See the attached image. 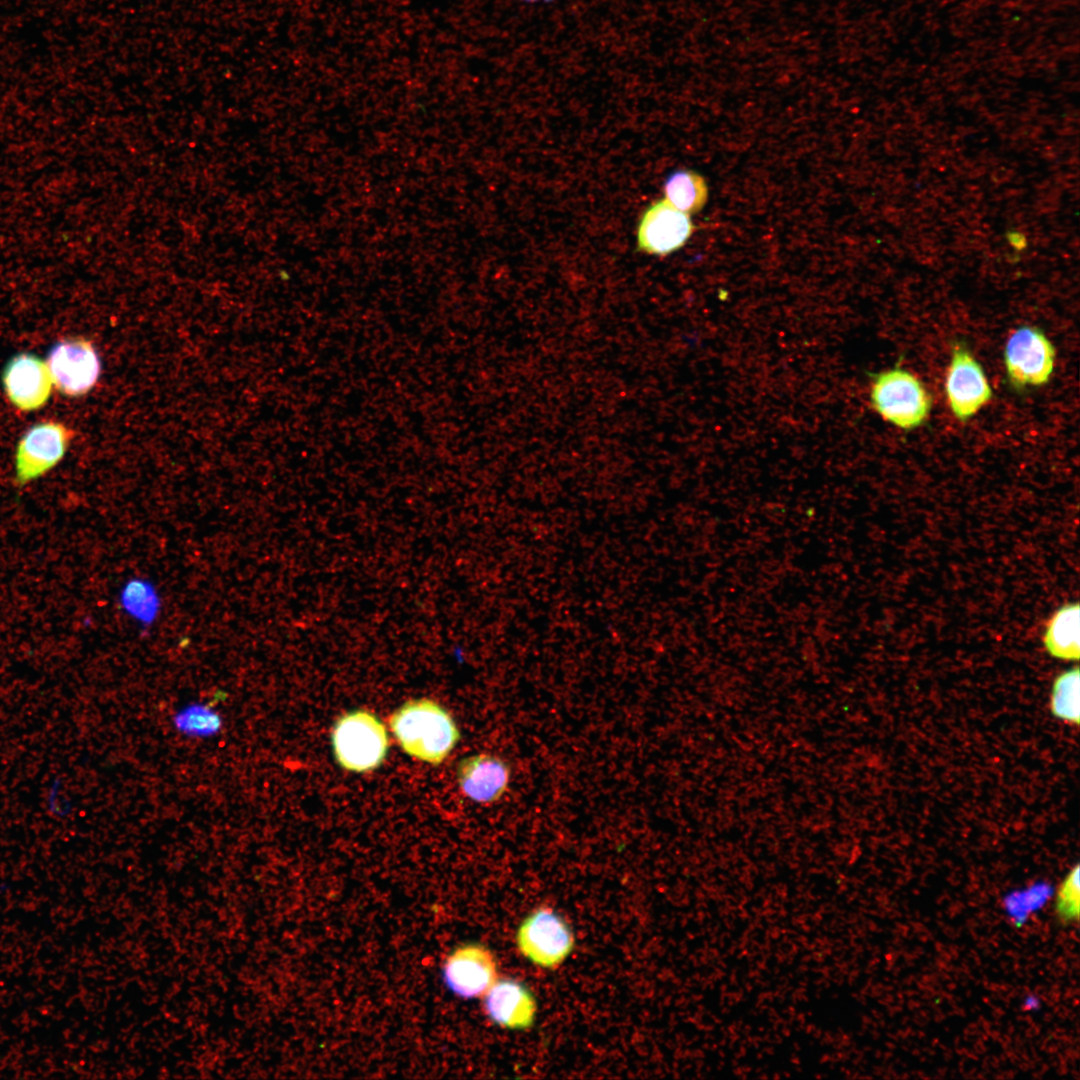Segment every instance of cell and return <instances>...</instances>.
I'll return each mask as SVG.
<instances>
[{"label": "cell", "instance_id": "obj_18", "mask_svg": "<svg viewBox=\"0 0 1080 1080\" xmlns=\"http://www.w3.org/2000/svg\"><path fill=\"white\" fill-rule=\"evenodd\" d=\"M1079 674L1077 666L1060 673L1054 680L1050 701L1054 716L1076 725L1080 719Z\"/></svg>", "mask_w": 1080, "mask_h": 1080}, {"label": "cell", "instance_id": "obj_10", "mask_svg": "<svg viewBox=\"0 0 1080 1080\" xmlns=\"http://www.w3.org/2000/svg\"><path fill=\"white\" fill-rule=\"evenodd\" d=\"M695 227L690 215L668 204L664 199L650 204L642 213L636 233L639 251L649 255L667 256L691 237Z\"/></svg>", "mask_w": 1080, "mask_h": 1080}, {"label": "cell", "instance_id": "obj_5", "mask_svg": "<svg viewBox=\"0 0 1080 1080\" xmlns=\"http://www.w3.org/2000/svg\"><path fill=\"white\" fill-rule=\"evenodd\" d=\"M574 942L566 920L549 907L531 912L516 933L520 953L531 963L547 969L561 965L571 954Z\"/></svg>", "mask_w": 1080, "mask_h": 1080}, {"label": "cell", "instance_id": "obj_4", "mask_svg": "<svg viewBox=\"0 0 1080 1080\" xmlns=\"http://www.w3.org/2000/svg\"><path fill=\"white\" fill-rule=\"evenodd\" d=\"M1056 351L1037 327L1021 326L1008 337L1003 361L1008 382L1017 391L1047 384L1054 372Z\"/></svg>", "mask_w": 1080, "mask_h": 1080}, {"label": "cell", "instance_id": "obj_13", "mask_svg": "<svg viewBox=\"0 0 1080 1080\" xmlns=\"http://www.w3.org/2000/svg\"><path fill=\"white\" fill-rule=\"evenodd\" d=\"M457 780L464 795L480 804L499 800L507 790L510 768L491 754H475L460 761Z\"/></svg>", "mask_w": 1080, "mask_h": 1080}, {"label": "cell", "instance_id": "obj_6", "mask_svg": "<svg viewBox=\"0 0 1080 1080\" xmlns=\"http://www.w3.org/2000/svg\"><path fill=\"white\" fill-rule=\"evenodd\" d=\"M945 395L954 417L966 422L993 397L986 373L966 345H954L945 376Z\"/></svg>", "mask_w": 1080, "mask_h": 1080}, {"label": "cell", "instance_id": "obj_9", "mask_svg": "<svg viewBox=\"0 0 1080 1080\" xmlns=\"http://www.w3.org/2000/svg\"><path fill=\"white\" fill-rule=\"evenodd\" d=\"M497 962L484 945L469 943L456 948L445 960L442 979L447 989L462 999L483 997L498 979Z\"/></svg>", "mask_w": 1080, "mask_h": 1080}, {"label": "cell", "instance_id": "obj_2", "mask_svg": "<svg viewBox=\"0 0 1080 1080\" xmlns=\"http://www.w3.org/2000/svg\"><path fill=\"white\" fill-rule=\"evenodd\" d=\"M869 399L874 411L902 430L923 425L932 409V396L924 383L901 367L871 375Z\"/></svg>", "mask_w": 1080, "mask_h": 1080}, {"label": "cell", "instance_id": "obj_11", "mask_svg": "<svg viewBox=\"0 0 1080 1080\" xmlns=\"http://www.w3.org/2000/svg\"><path fill=\"white\" fill-rule=\"evenodd\" d=\"M2 384L9 401L18 409L32 411L50 397L52 379L46 362L32 353L13 356L2 371Z\"/></svg>", "mask_w": 1080, "mask_h": 1080}, {"label": "cell", "instance_id": "obj_12", "mask_svg": "<svg viewBox=\"0 0 1080 1080\" xmlns=\"http://www.w3.org/2000/svg\"><path fill=\"white\" fill-rule=\"evenodd\" d=\"M483 997L486 1016L499 1027L524 1030L535 1021V998L525 984L514 978L497 979Z\"/></svg>", "mask_w": 1080, "mask_h": 1080}, {"label": "cell", "instance_id": "obj_3", "mask_svg": "<svg viewBox=\"0 0 1080 1080\" xmlns=\"http://www.w3.org/2000/svg\"><path fill=\"white\" fill-rule=\"evenodd\" d=\"M331 746L343 769L366 773L382 765L389 750L383 722L371 711L354 709L342 714L331 731Z\"/></svg>", "mask_w": 1080, "mask_h": 1080}, {"label": "cell", "instance_id": "obj_20", "mask_svg": "<svg viewBox=\"0 0 1080 1080\" xmlns=\"http://www.w3.org/2000/svg\"><path fill=\"white\" fill-rule=\"evenodd\" d=\"M519 1H521L523 3L532 4V3H538V2L550 3V2H553L554 0H519Z\"/></svg>", "mask_w": 1080, "mask_h": 1080}, {"label": "cell", "instance_id": "obj_19", "mask_svg": "<svg viewBox=\"0 0 1080 1080\" xmlns=\"http://www.w3.org/2000/svg\"><path fill=\"white\" fill-rule=\"evenodd\" d=\"M1079 865H1076L1062 882L1058 891L1056 911L1064 922L1077 920L1079 916Z\"/></svg>", "mask_w": 1080, "mask_h": 1080}, {"label": "cell", "instance_id": "obj_15", "mask_svg": "<svg viewBox=\"0 0 1080 1080\" xmlns=\"http://www.w3.org/2000/svg\"><path fill=\"white\" fill-rule=\"evenodd\" d=\"M118 601L122 611L144 629L155 623L162 608L155 584L142 577L127 580L120 590Z\"/></svg>", "mask_w": 1080, "mask_h": 1080}, {"label": "cell", "instance_id": "obj_14", "mask_svg": "<svg viewBox=\"0 0 1080 1080\" xmlns=\"http://www.w3.org/2000/svg\"><path fill=\"white\" fill-rule=\"evenodd\" d=\"M1043 644L1047 653L1057 659L1078 661L1080 657V606L1066 603L1051 615L1046 623Z\"/></svg>", "mask_w": 1080, "mask_h": 1080}, {"label": "cell", "instance_id": "obj_8", "mask_svg": "<svg viewBox=\"0 0 1080 1080\" xmlns=\"http://www.w3.org/2000/svg\"><path fill=\"white\" fill-rule=\"evenodd\" d=\"M53 385L63 394H87L98 382L101 361L93 344L83 338L64 339L50 350L46 361Z\"/></svg>", "mask_w": 1080, "mask_h": 1080}, {"label": "cell", "instance_id": "obj_1", "mask_svg": "<svg viewBox=\"0 0 1080 1080\" xmlns=\"http://www.w3.org/2000/svg\"><path fill=\"white\" fill-rule=\"evenodd\" d=\"M389 725L406 754L431 765L441 764L460 738L451 714L428 698L403 703L391 715Z\"/></svg>", "mask_w": 1080, "mask_h": 1080}, {"label": "cell", "instance_id": "obj_17", "mask_svg": "<svg viewBox=\"0 0 1080 1080\" xmlns=\"http://www.w3.org/2000/svg\"><path fill=\"white\" fill-rule=\"evenodd\" d=\"M172 723L180 734L193 738H211L223 728L220 713L204 702L185 704L174 713Z\"/></svg>", "mask_w": 1080, "mask_h": 1080}, {"label": "cell", "instance_id": "obj_7", "mask_svg": "<svg viewBox=\"0 0 1080 1080\" xmlns=\"http://www.w3.org/2000/svg\"><path fill=\"white\" fill-rule=\"evenodd\" d=\"M73 431L56 421L31 426L18 442L15 454V482L23 486L55 467L64 457Z\"/></svg>", "mask_w": 1080, "mask_h": 1080}, {"label": "cell", "instance_id": "obj_16", "mask_svg": "<svg viewBox=\"0 0 1080 1080\" xmlns=\"http://www.w3.org/2000/svg\"><path fill=\"white\" fill-rule=\"evenodd\" d=\"M663 192L668 204L688 215L701 211L708 200L704 178L689 169L672 172L663 183Z\"/></svg>", "mask_w": 1080, "mask_h": 1080}]
</instances>
